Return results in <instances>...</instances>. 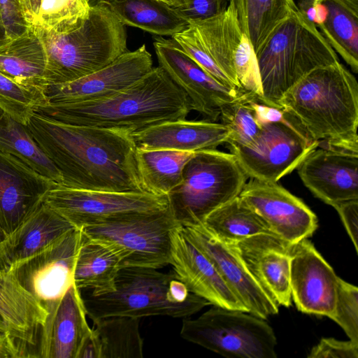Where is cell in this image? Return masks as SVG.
Masks as SVG:
<instances>
[{"mask_svg":"<svg viewBox=\"0 0 358 358\" xmlns=\"http://www.w3.org/2000/svg\"><path fill=\"white\" fill-rule=\"evenodd\" d=\"M26 127L62 175L80 189L144 192L131 133L66 124L33 111Z\"/></svg>","mask_w":358,"mask_h":358,"instance_id":"cell-1","label":"cell"},{"mask_svg":"<svg viewBox=\"0 0 358 358\" xmlns=\"http://www.w3.org/2000/svg\"><path fill=\"white\" fill-rule=\"evenodd\" d=\"M191 110L187 96L159 66L110 97L76 103H45L34 108V112L63 123L131 134L185 120Z\"/></svg>","mask_w":358,"mask_h":358,"instance_id":"cell-2","label":"cell"},{"mask_svg":"<svg viewBox=\"0 0 358 358\" xmlns=\"http://www.w3.org/2000/svg\"><path fill=\"white\" fill-rule=\"evenodd\" d=\"M279 106L318 146L358 152V83L340 62L308 73Z\"/></svg>","mask_w":358,"mask_h":358,"instance_id":"cell-3","label":"cell"},{"mask_svg":"<svg viewBox=\"0 0 358 358\" xmlns=\"http://www.w3.org/2000/svg\"><path fill=\"white\" fill-rule=\"evenodd\" d=\"M124 27L103 3L90 7L85 14L62 29L30 27L45 52L47 85L83 78L128 51Z\"/></svg>","mask_w":358,"mask_h":358,"instance_id":"cell-4","label":"cell"},{"mask_svg":"<svg viewBox=\"0 0 358 358\" xmlns=\"http://www.w3.org/2000/svg\"><path fill=\"white\" fill-rule=\"evenodd\" d=\"M82 297L87 315L93 322L114 316L183 319L210 305L191 293L173 271L136 266L120 270L113 291L101 294L87 292Z\"/></svg>","mask_w":358,"mask_h":358,"instance_id":"cell-5","label":"cell"},{"mask_svg":"<svg viewBox=\"0 0 358 358\" xmlns=\"http://www.w3.org/2000/svg\"><path fill=\"white\" fill-rule=\"evenodd\" d=\"M255 56L263 102L279 108L282 95L303 77L339 62L315 25L298 8L275 27Z\"/></svg>","mask_w":358,"mask_h":358,"instance_id":"cell-6","label":"cell"},{"mask_svg":"<svg viewBox=\"0 0 358 358\" xmlns=\"http://www.w3.org/2000/svg\"><path fill=\"white\" fill-rule=\"evenodd\" d=\"M248 178L231 152H194L181 182L167 194L169 208L180 227L203 225L210 213L239 195Z\"/></svg>","mask_w":358,"mask_h":358,"instance_id":"cell-7","label":"cell"},{"mask_svg":"<svg viewBox=\"0 0 358 358\" xmlns=\"http://www.w3.org/2000/svg\"><path fill=\"white\" fill-rule=\"evenodd\" d=\"M180 227L169 208L137 213L87 225L84 235L115 249L127 266L161 268L169 265L173 231Z\"/></svg>","mask_w":358,"mask_h":358,"instance_id":"cell-8","label":"cell"},{"mask_svg":"<svg viewBox=\"0 0 358 358\" xmlns=\"http://www.w3.org/2000/svg\"><path fill=\"white\" fill-rule=\"evenodd\" d=\"M185 340L226 357L275 358L276 338L263 319L215 306L196 319L183 318Z\"/></svg>","mask_w":358,"mask_h":358,"instance_id":"cell-9","label":"cell"},{"mask_svg":"<svg viewBox=\"0 0 358 358\" xmlns=\"http://www.w3.org/2000/svg\"><path fill=\"white\" fill-rule=\"evenodd\" d=\"M317 146L287 113L280 121L263 124L249 146L228 145L248 178L266 182H278L292 172Z\"/></svg>","mask_w":358,"mask_h":358,"instance_id":"cell-10","label":"cell"},{"mask_svg":"<svg viewBox=\"0 0 358 358\" xmlns=\"http://www.w3.org/2000/svg\"><path fill=\"white\" fill-rule=\"evenodd\" d=\"M243 34L236 8L230 1L220 14L189 21L187 27L172 38L217 82L241 90L236 76L234 55Z\"/></svg>","mask_w":358,"mask_h":358,"instance_id":"cell-11","label":"cell"},{"mask_svg":"<svg viewBox=\"0 0 358 358\" xmlns=\"http://www.w3.org/2000/svg\"><path fill=\"white\" fill-rule=\"evenodd\" d=\"M76 228L124 215L169 208L167 195L146 192L87 190L55 185L43 198Z\"/></svg>","mask_w":358,"mask_h":358,"instance_id":"cell-12","label":"cell"},{"mask_svg":"<svg viewBox=\"0 0 358 358\" xmlns=\"http://www.w3.org/2000/svg\"><path fill=\"white\" fill-rule=\"evenodd\" d=\"M81 240V229L73 228L8 269L44 306L55 302L74 284V268Z\"/></svg>","mask_w":358,"mask_h":358,"instance_id":"cell-13","label":"cell"},{"mask_svg":"<svg viewBox=\"0 0 358 358\" xmlns=\"http://www.w3.org/2000/svg\"><path fill=\"white\" fill-rule=\"evenodd\" d=\"M152 68V55L143 45L134 51L125 52L108 65L83 78L62 84L46 85L43 94L48 104L103 99L129 87Z\"/></svg>","mask_w":358,"mask_h":358,"instance_id":"cell-14","label":"cell"},{"mask_svg":"<svg viewBox=\"0 0 358 358\" xmlns=\"http://www.w3.org/2000/svg\"><path fill=\"white\" fill-rule=\"evenodd\" d=\"M153 43L159 66L185 93L192 110L206 120L216 122L221 108L245 92L227 87L206 73L171 38L156 37Z\"/></svg>","mask_w":358,"mask_h":358,"instance_id":"cell-15","label":"cell"},{"mask_svg":"<svg viewBox=\"0 0 358 358\" xmlns=\"http://www.w3.org/2000/svg\"><path fill=\"white\" fill-rule=\"evenodd\" d=\"M238 196L265 220L275 236L291 244L311 236L317 228L315 214L277 182L250 178Z\"/></svg>","mask_w":358,"mask_h":358,"instance_id":"cell-16","label":"cell"},{"mask_svg":"<svg viewBox=\"0 0 358 358\" xmlns=\"http://www.w3.org/2000/svg\"><path fill=\"white\" fill-rule=\"evenodd\" d=\"M181 229L213 263L248 313L265 320L278 313L279 306L260 287L230 245L215 238L202 225Z\"/></svg>","mask_w":358,"mask_h":358,"instance_id":"cell-17","label":"cell"},{"mask_svg":"<svg viewBox=\"0 0 358 358\" xmlns=\"http://www.w3.org/2000/svg\"><path fill=\"white\" fill-rule=\"evenodd\" d=\"M338 278L308 238L292 245L291 296L299 311L329 317L334 308Z\"/></svg>","mask_w":358,"mask_h":358,"instance_id":"cell-18","label":"cell"},{"mask_svg":"<svg viewBox=\"0 0 358 358\" xmlns=\"http://www.w3.org/2000/svg\"><path fill=\"white\" fill-rule=\"evenodd\" d=\"M296 169L303 185L328 205L358 199V152L317 146Z\"/></svg>","mask_w":358,"mask_h":358,"instance_id":"cell-19","label":"cell"},{"mask_svg":"<svg viewBox=\"0 0 358 358\" xmlns=\"http://www.w3.org/2000/svg\"><path fill=\"white\" fill-rule=\"evenodd\" d=\"M230 245L266 293L280 306L292 305L291 243L271 234H257Z\"/></svg>","mask_w":358,"mask_h":358,"instance_id":"cell-20","label":"cell"},{"mask_svg":"<svg viewBox=\"0 0 358 358\" xmlns=\"http://www.w3.org/2000/svg\"><path fill=\"white\" fill-rule=\"evenodd\" d=\"M169 264L191 293L210 305L248 313L213 263L185 236L181 227L172 232Z\"/></svg>","mask_w":358,"mask_h":358,"instance_id":"cell-21","label":"cell"},{"mask_svg":"<svg viewBox=\"0 0 358 358\" xmlns=\"http://www.w3.org/2000/svg\"><path fill=\"white\" fill-rule=\"evenodd\" d=\"M45 306L48 315L40 331L38 357L77 358L92 332L81 290L73 284L59 300Z\"/></svg>","mask_w":358,"mask_h":358,"instance_id":"cell-22","label":"cell"},{"mask_svg":"<svg viewBox=\"0 0 358 358\" xmlns=\"http://www.w3.org/2000/svg\"><path fill=\"white\" fill-rule=\"evenodd\" d=\"M55 185L0 150V228L6 236Z\"/></svg>","mask_w":358,"mask_h":358,"instance_id":"cell-23","label":"cell"},{"mask_svg":"<svg viewBox=\"0 0 358 358\" xmlns=\"http://www.w3.org/2000/svg\"><path fill=\"white\" fill-rule=\"evenodd\" d=\"M131 136L136 148L141 150L196 152L226 143L229 131L222 123L185 119L152 126Z\"/></svg>","mask_w":358,"mask_h":358,"instance_id":"cell-24","label":"cell"},{"mask_svg":"<svg viewBox=\"0 0 358 358\" xmlns=\"http://www.w3.org/2000/svg\"><path fill=\"white\" fill-rule=\"evenodd\" d=\"M75 228L42 199L0 242V266L9 268Z\"/></svg>","mask_w":358,"mask_h":358,"instance_id":"cell-25","label":"cell"},{"mask_svg":"<svg viewBox=\"0 0 358 358\" xmlns=\"http://www.w3.org/2000/svg\"><path fill=\"white\" fill-rule=\"evenodd\" d=\"M48 315L44 304L13 273L0 266V319L6 331L28 346H36Z\"/></svg>","mask_w":358,"mask_h":358,"instance_id":"cell-26","label":"cell"},{"mask_svg":"<svg viewBox=\"0 0 358 358\" xmlns=\"http://www.w3.org/2000/svg\"><path fill=\"white\" fill-rule=\"evenodd\" d=\"M122 268V259L115 249L90 238L82 232L73 273L74 285L78 289L92 294L112 292Z\"/></svg>","mask_w":358,"mask_h":358,"instance_id":"cell-27","label":"cell"},{"mask_svg":"<svg viewBox=\"0 0 358 358\" xmlns=\"http://www.w3.org/2000/svg\"><path fill=\"white\" fill-rule=\"evenodd\" d=\"M46 64L43 43L30 27L0 46V73L21 85L43 92Z\"/></svg>","mask_w":358,"mask_h":358,"instance_id":"cell-28","label":"cell"},{"mask_svg":"<svg viewBox=\"0 0 358 358\" xmlns=\"http://www.w3.org/2000/svg\"><path fill=\"white\" fill-rule=\"evenodd\" d=\"M119 21L159 36H173L189 21L175 8L161 0H105Z\"/></svg>","mask_w":358,"mask_h":358,"instance_id":"cell-29","label":"cell"},{"mask_svg":"<svg viewBox=\"0 0 358 358\" xmlns=\"http://www.w3.org/2000/svg\"><path fill=\"white\" fill-rule=\"evenodd\" d=\"M315 25L334 50L358 72V10L344 0H318Z\"/></svg>","mask_w":358,"mask_h":358,"instance_id":"cell-30","label":"cell"},{"mask_svg":"<svg viewBox=\"0 0 358 358\" xmlns=\"http://www.w3.org/2000/svg\"><path fill=\"white\" fill-rule=\"evenodd\" d=\"M194 152L136 150V165L144 192L167 195L182 180L185 164Z\"/></svg>","mask_w":358,"mask_h":358,"instance_id":"cell-31","label":"cell"},{"mask_svg":"<svg viewBox=\"0 0 358 358\" xmlns=\"http://www.w3.org/2000/svg\"><path fill=\"white\" fill-rule=\"evenodd\" d=\"M202 226L226 244L235 243L257 234L275 236L265 220L239 196L210 213Z\"/></svg>","mask_w":358,"mask_h":358,"instance_id":"cell-32","label":"cell"},{"mask_svg":"<svg viewBox=\"0 0 358 358\" xmlns=\"http://www.w3.org/2000/svg\"><path fill=\"white\" fill-rule=\"evenodd\" d=\"M0 150L55 183L62 185L61 173L35 141L26 124L6 113L0 121Z\"/></svg>","mask_w":358,"mask_h":358,"instance_id":"cell-33","label":"cell"},{"mask_svg":"<svg viewBox=\"0 0 358 358\" xmlns=\"http://www.w3.org/2000/svg\"><path fill=\"white\" fill-rule=\"evenodd\" d=\"M243 33L255 52L271 31L298 8L294 0H231Z\"/></svg>","mask_w":358,"mask_h":358,"instance_id":"cell-34","label":"cell"},{"mask_svg":"<svg viewBox=\"0 0 358 358\" xmlns=\"http://www.w3.org/2000/svg\"><path fill=\"white\" fill-rule=\"evenodd\" d=\"M140 318L114 316L94 321L93 334L99 358H142L143 339Z\"/></svg>","mask_w":358,"mask_h":358,"instance_id":"cell-35","label":"cell"},{"mask_svg":"<svg viewBox=\"0 0 358 358\" xmlns=\"http://www.w3.org/2000/svg\"><path fill=\"white\" fill-rule=\"evenodd\" d=\"M29 27L57 30L76 20L90 7L84 0H18Z\"/></svg>","mask_w":358,"mask_h":358,"instance_id":"cell-36","label":"cell"},{"mask_svg":"<svg viewBox=\"0 0 358 358\" xmlns=\"http://www.w3.org/2000/svg\"><path fill=\"white\" fill-rule=\"evenodd\" d=\"M250 95V92H244L221 108L220 118L229 131L228 145L249 146L262 128Z\"/></svg>","mask_w":358,"mask_h":358,"instance_id":"cell-37","label":"cell"},{"mask_svg":"<svg viewBox=\"0 0 358 358\" xmlns=\"http://www.w3.org/2000/svg\"><path fill=\"white\" fill-rule=\"evenodd\" d=\"M45 103L41 91L21 85L0 73V107L19 122L26 124L34 108Z\"/></svg>","mask_w":358,"mask_h":358,"instance_id":"cell-38","label":"cell"},{"mask_svg":"<svg viewBox=\"0 0 358 358\" xmlns=\"http://www.w3.org/2000/svg\"><path fill=\"white\" fill-rule=\"evenodd\" d=\"M329 317L344 330L350 341L358 343V288L339 277L334 308Z\"/></svg>","mask_w":358,"mask_h":358,"instance_id":"cell-39","label":"cell"},{"mask_svg":"<svg viewBox=\"0 0 358 358\" xmlns=\"http://www.w3.org/2000/svg\"><path fill=\"white\" fill-rule=\"evenodd\" d=\"M234 68L241 90L261 97L263 101V90L255 52L244 34L235 52Z\"/></svg>","mask_w":358,"mask_h":358,"instance_id":"cell-40","label":"cell"},{"mask_svg":"<svg viewBox=\"0 0 358 358\" xmlns=\"http://www.w3.org/2000/svg\"><path fill=\"white\" fill-rule=\"evenodd\" d=\"M231 0H177L173 6L188 21L208 18L224 12Z\"/></svg>","mask_w":358,"mask_h":358,"instance_id":"cell-41","label":"cell"},{"mask_svg":"<svg viewBox=\"0 0 358 358\" xmlns=\"http://www.w3.org/2000/svg\"><path fill=\"white\" fill-rule=\"evenodd\" d=\"M308 358H358V343L322 338L313 347Z\"/></svg>","mask_w":358,"mask_h":358,"instance_id":"cell-42","label":"cell"},{"mask_svg":"<svg viewBox=\"0 0 358 358\" xmlns=\"http://www.w3.org/2000/svg\"><path fill=\"white\" fill-rule=\"evenodd\" d=\"M0 16L10 40L22 35L29 29L18 0H0Z\"/></svg>","mask_w":358,"mask_h":358,"instance_id":"cell-43","label":"cell"},{"mask_svg":"<svg viewBox=\"0 0 358 358\" xmlns=\"http://www.w3.org/2000/svg\"><path fill=\"white\" fill-rule=\"evenodd\" d=\"M334 207L339 214L355 251L358 252V199L338 203Z\"/></svg>","mask_w":358,"mask_h":358,"instance_id":"cell-44","label":"cell"},{"mask_svg":"<svg viewBox=\"0 0 358 358\" xmlns=\"http://www.w3.org/2000/svg\"><path fill=\"white\" fill-rule=\"evenodd\" d=\"M36 357L29 346L16 340L8 331L0 332V358Z\"/></svg>","mask_w":358,"mask_h":358,"instance_id":"cell-45","label":"cell"},{"mask_svg":"<svg viewBox=\"0 0 358 358\" xmlns=\"http://www.w3.org/2000/svg\"><path fill=\"white\" fill-rule=\"evenodd\" d=\"M10 41L6 36V32L0 16V46L8 43Z\"/></svg>","mask_w":358,"mask_h":358,"instance_id":"cell-46","label":"cell"},{"mask_svg":"<svg viewBox=\"0 0 358 358\" xmlns=\"http://www.w3.org/2000/svg\"><path fill=\"white\" fill-rule=\"evenodd\" d=\"M89 7H93L103 3L105 0H84Z\"/></svg>","mask_w":358,"mask_h":358,"instance_id":"cell-47","label":"cell"},{"mask_svg":"<svg viewBox=\"0 0 358 358\" xmlns=\"http://www.w3.org/2000/svg\"><path fill=\"white\" fill-rule=\"evenodd\" d=\"M350 7L358 10V0H344Z\"/></svg>","mask_w":358,"mask_h":358,"instance_id":"cell-48","label":"cell"},{"mask_svg":"<svg viewBox=\"0 0 358 358\" xmlns=\"http://www.w3.org/2000/svg\"><path fill=\"white\" fill-rule=\"evenodd\" d=\"M168 4H169L170 6H173L175 3L176 2L177 0H161Z\"/></svg>","mask_w":358,"mask_h":358,"instance_id":"cell-49","label":"cell"},{"mask_svg":"<svg viewBox=\"0 0 358 358\" xmlns=\"http://www.w3.org/2000/svg\"><path fill=\"white\" fill-rule=\"evenodd\" d=\"M6 331V327L0 319V332H3Z\"/></svg>","mask_w":358,"mask_h":358,"instance_id":"cell-50","label":"cell"},{"mask_svg":"<svg viewBox=\"0 0 358 358\" xmlns=\"http://www.w3.org/2000/svg\"><path fill=\"white\" fill-rule=\"evenodd\" d=\"M6 237V235L0 228V242Z\"/></svg>","mask_w":358,"mask_h":358,"instance_id":"cell-51","label":"cell"},{"mask_svg":"<svg viewBox=\"0 0 358 358\" xmlns=\"http://www.w3.org/2000/svg\"><path fill=\"white\" fill-rule=\"evenodd\" d=\"M6 112L0 107V121Z\"/></svg>","mask_w":358,"mask_h":358,"instance_id":"cell-52","label":"cell"}]
</instances>
